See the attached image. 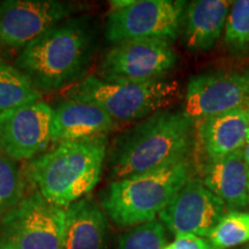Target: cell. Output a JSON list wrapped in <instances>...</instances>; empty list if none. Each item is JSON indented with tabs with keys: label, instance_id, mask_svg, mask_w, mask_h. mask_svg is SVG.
<instances>
[{
	"label": "cell",
	"instance_id": "obj_21",
	"mask_svg": "<svg viewBox=\"0 0 249 249\" xmlns=\"http://www.w3.org/2000/svg\"><path fill=\"white\" fill-rule=\"evenodd\" d=\"M26 183L24 173L15 161L0 155V217H4L23 200Z\"/></svg>",
	"mask_w": 249,
	"mask_h": 249
},
{
	"label": "cell",
	"instance_id": "obj_5",
	"mask_svg": "<svg viewBox=\"0 0 249 249\" xmlns=\"http://www.w3.org/2000/svg\"><path fill=\"white\" fill-rule=\"evenodd\" d=\"M177 90L176 82L163 79L143 83H116L89 75L71 86L66 97L102 108L118 124L142 120L160 111L174 98Z\"/></svg>",
	"mask_w": 249,
	"mask_h": 249
},
{
	"label": "cell",
	"instance_id": "obj_22",
	"mask_svg": "<svg viewBox=\"0 0 249 249\" xmlns=\"http://www.w3.org/2000/svg\"><path fill=\"white\" fill-rule=\"evenodd\" d=\"M166 245V227L158 220L129 227L119 238V249H163Z\"/></svg>",
	"mask_w": 249,
	"mask_h": 249
},
{
	"label": "cell",
	"instance_id": "obj_24",
	"mask_svg": "<svg viewBox=\"0 0 249 249\" xmlns=\"http://www.w3.org/2000/svg\"><path fill=\"white\" fill-rule=\"evenodd\" d=\"M241 154H242V157H244L245 163L247 164V166L249 167V141L246 142V144L242 147Z\"/></svg>",
	"mask_w": 249,
	"mask_h": 249
},
{
	"label": "cell",
	"instance_id": "obj_8",
	"mask_svg": "<svg viewBox=\"0 0 249 249\" xmlns=\"http://www.w3.org/2000/svg\"><path fill=\"white\" fill-rule=\"evenodd\" d=\"M172 42L132 39L113 44L99 61L96 76L107 82L143 83L161 80L177 62Z\"/></svg>",
	"mask_w": 249,
	"mask_h": 249
},
{
	"label": "cell",
	"instance_id": "obj_18",
	"mask_svg": "<svg viewBox=\"0 0 249 249\" xmlns=\"http://www.w3.org/2000/svg\"><path fill=\"white\" fill-rule=\"evenodd\" d=\"M39 92L14 65L0 58V113L6 110L42 101Z\"/></svg>",
	"mask_w": 249,
	"mask_h": 249
},
{
	"label": "cell",
	"instance_id": "obj_12",
	"mask_svg": "<svg viewBox=\"0 0 249 249\" xmlns=\"http://www.w3.org/2000/svg\"><path fill=\"white\" fill-rule=\"evenodd\" d=\"M227 207L197 178H191L160 213L172 234H192L207 239L227 213Z\"/></svg>",
	"mask_w": 249,
	"mask_h": 249
},
{
	"label": "cell",
	"instance_id": "obj_2",
	"mask_svg": "<svg viewBox=\"0 0 249 249\" xmlns=\"http://www.w3.org/2000/svg\"><path fill=\"white\" fill-rule=\"evenodd\" d=\"M194 121L183 112L160 110L120 134L108 152L112 181L187 160Z\"/></svg>",
	"mask_w": 249,
	"mask_h": 249
},
{
	"label": "cell",
	"instance_id": "obj_27",
	"mask_svg": "<svg viewBox=\"0 0 249 249\" xmlns=\"http://www.w3.org/2000/svg\"><path fill=\"white\" fill-rule=\"evenodd\" d=\"M240 249H249V245L246 246V247H244V248H240Z\"/></svg>",
	"mask_w": 249,
	"mask_h": 249
},
{
	"label": "cell",
	"instance_id": "obj_13",
	"mask_svg": "<svg viewBox=\"0 0 249 249\" xmlns=\"http://www.w3.org/2000/svg\"><path fill=\"white\" fill-rule=\"evenodd\" d=\"M117 123L102 108L88 103L66 99L52 107L51 143L107 135Z\"/></svg>",
	"mask_w": 249,
	"mask_h": 249
},
{
	"label": "cell",
	"instance_id": "obj_20",
	"mask_svg": "<svg viewBox=\"0 0 249 249\" xmlns=\"http://www.w3.org/2000/svg\"><path fill=\"white\" fill-rule=\"evenodd\" d=\"M224 43L230 53L249 57V0L233 1L224 30Z\"/></svg>",
	"mask_w": 249,
	"mask_h": 249
},
{
	"label": "cell",
	"instance_id": "obj_19",
	"mask_svg": "<svg viewBox=\"0 0 249 249\" xmlns=\"http://www.w3.org/2000/svg\"><path fill=\"white\" fill-rule=\"evenodd\" d=\"M213 249H227L249 242V213L231 210L208 236Z\"/></svg>",
	"mask_w": 249,
	"mask_h": 249
},
{
	"label": "cell",
	"instance_id": "obj_26",
	"mask_svg": "<svg viewBox=\"0 0 249 249\" xmlns=\"http://www.w3.org/2000/svg\"><path fill=\"white\" fill-rule=\"evenodd\" d=\"M248 197H249V174H248Z\"/></svg>",
	"mask_w": 249,
	"mask_h": 249
},
{
	"label": "cell",
	"instance_id": "obj_23",
	"mask_svg": "<svg viewBox=\"0 0 249 249\" xmlns=\"http://www.w3.org/2000/svg\"><path fill=\"white\" fill-rule=\"evenodd\" d=\"M163 249H213L208 239L192 234L177 236L176 240L167 244Z\"/></svg>",
	"mask_w": 249,
	"mask_h": 249
},
{
	"label": "cell",
	"instance_id": "obj_4",
	"mask_svg": "<svg viewBox=\"0 0 249 249\" xmlns=\"http://www.w3.org/2000/svg\"><path fill=\"white\" fill-rule=\"evenodd\" d=\"M192 178L188 160L114 180L99 194V205L119 227L152 222Z\"/></svg>",
	"mask_w": 249,
	"mask_h": 249
},
{
	"label": "cell",
	"instance_id": "obj_15",
	"mask_svg": "<svg viewBox=\"0 0 249 249\" xmlns=\"http://www.w3.org/2000/svg\"><path fill=\"white\" fill-rule=\"evenodd\" d=\"M197 140L208 161L241 150L248 141L246 108H236L197 121Z\"/></svg>",
	"mask_w": 249,
	"mask_h": 249
},
{
	"label": "cell",
	"instance_id": "obj_14",
	"mask_svg": "<svg viewBox=\"0 0 249 249\" xmlns=\"http://www.w3.org/2000/svg\"><path fill=\"white\" fill-rule=\"evenodd\" d=\"M233 1L195 0L186 5L182 15L183 43L193 52L213 49L222 37Z\"/></svg>",
	"mask_w": 249,
	"mask_h": 249
},
{
	"label": "cell",
	"instance_id": "obj_1",
	"mask_svg": "<svg viewBox=\"0 0 249 249\" xmlns=\"http://www.w3.org/2000/svg\"><path fill=\"white\" fill-rule=\"evenodd\" d=\"M97 45L90 17L62 21L24 46L14 66L42 93H51L82 79Z\"/></svg>",
	"mask_w": 249,
	"mask_h": 249
},
{
	"label": "cell",
	"instance_id": "obj_16",
	"mask_svg": "<svg viewBox=\"0 0 249 249\" xmlns=\"http://www.w3.org/2000/svg\"><path fill=\"white\" fill-rule=\"evenodd\" d=\"M107 235V214L89 196L65 209L61 249H104Z\"/></svg>",
	"mask_w": 249,
	"mask_h": 249
},
{
	"label": "cell",
	"instance_id": "obj_11",
	"mask_svg": "<svg viewBox=\"0 0 249 249\" xmlns=\"http://www.w3.org/2000/svg\"><path fill=\"white\" fill-rule=\"evenodd\" d=\"M52 107L38 101L0 113V150L14 161H29L51 143Z\"/></svg>",
	"mask_w": 249,
	"mask_h": 249
},
{
	"label": "cell",
	"instance_id": "obj_7",
	"mask_svg": "<svg viewBox=\"0 0 249 249\" xmlns=\"http://www.w3.org/2000/svg\"><path fill=\"white\" fill-rule=\"evenodd\" d=\"M65 209L34 191L0 222V249H61Z\"/></svg>",
	"mask_w": 249,
	"mask_h": 249
},
{
	"label": "cell",
	"instance_id": "obj_3",
	"mask_svg": "<svg viewBox=\"0 0 249 249\" xmlns=\"http://www.w3.org/2000/svg\"><path fill=\"white\" fill-rule=\"evenodd\" d=\"M107 148V135L58 143L28 161L24 178L45 200L66 209L97 186Z\"/></svg>",
	"mask_w": 249,
	"mask_h": 249
},
{
	"label": "cell",
	"instance_id": "obj_10",
	"mask_svg": "<svg viewBox=\"0 0 249 249\" xmlns=\"http://www.w3.org/2000/svg\"><path fill=\"white\" fill-rule=\"evenodd\" d=\"M81 7L60 0H5L0 2V46L24 48L31 40L73 18Z\"/></svg>",
	"mask_w": 249,
	"mask_h": 249
},
{
	"label": "cell",
	"instance_id": "obj_17",
	"mask_svg": "<svg viewBox=\"0 0 249 249\" xmlns=\"http://www.w3.org/2000/svg\"><path fill=\"white\" fill-rule=\"evenodd\" d=\"M248 174L249 167L239 150L220 160L207 161L201 181L229 209H245L249 205Z\"/></svg>",
	"mask_w": 249,
	"mask_h": 249
},
{
	"label": "cell",
	"instance_id": "obj_9",
	"mask_svg": "<svg viewBox=\"0 0 249 249\" xmlns=\"http://www.w3.org/2000/svg\"><path fill=\"white\" fill-rule=\"evenodd\" d=\"M249 104V68L214 71L193 76L187 85L183 113L203 120Z\"/></svg>",
	"mask_w": 249,
	"mask_h": 249
},
{
	"label": "cell",
	"instance_id": "obj_25",
	"mask_svg": "<svg viewBox=\"0 0 249 249\" xmlns=\"http://www.w3.org/2000/svg\"><path fill=\"white\" fill-rule=\"evenodd\" d=\"M246 108V113H247V119H248V126H249V104L247 107H245ZM248 141H249V133H248Z\"/></svg>",
	"mask_w": 249,
	"mask_h": 249
},
{
	"label": "cell",
	"instance_id": "obj_6",
	"mask_svg": "<svg viewBox=\"0 0 249 249\" xmlns=\"http://www.w3.org/2000/svg\"><path fill=\"white\" fill-rule=\"evenodd\" d=\"M186 2L180 0H118L111 1L105 37L112 44L132 39L172 42L181 29Z\"/></svg>",
	"mask_w": 249,
	"mask_h": 249
}]
</instances>
